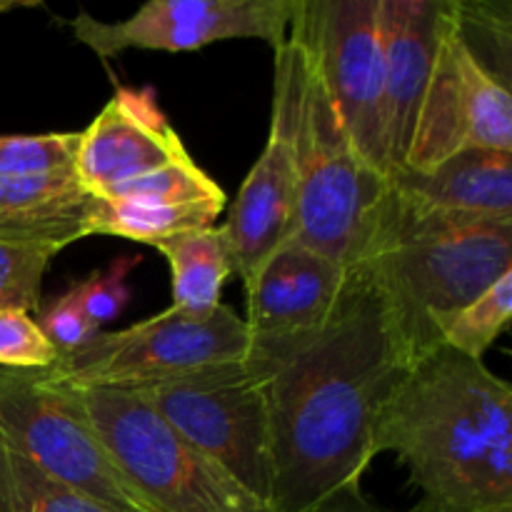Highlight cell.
Returning <instances> with one entry per match:
<instances>
[{
  "instance_id": "cell-12",
  "label": "cell",
  "mask_w": 512,
  "mask_h": 512,
  "mask_svg": "<svg viewBox=\"0 0 512 512\" xmlns=\"http://www.w3.org/2000/svg\"><path fill=\"white\" fill-rule=\"evenodd\" d=\"M298 8L300 0H150L115 23L80 10L70 30L98 58H115L125 50L185 53L238 38L265 40L278 50Z\"/></svg>"
},
{
  "instance_id": "cell-5",
  "label": "cell",
  "mask_w": 512,
  "mask_h": 512,
  "mask_svg": "<svg viewBox=\"0 0 512 512\" xmlns=\"http://www.w3.org/2000/svg\"><path fill=\"white\" fill-rule=\"evenodd\" d=\"M68 390L125 475L160 512H273L128 390Z\"/></svg>"
},
{
  "instance_id": "cell-16",
  "label": "cell",
  "mask_w": 512,
  "mask_h": 512,
  "mask_svg": "<svg viewBox=\"0 0 512 512\" xmlns=\"http://www.w3.org/2000/svg\"><path fill=\"white\" fill-rule=\"evenodd\" d=\"M388 185L425 208L475 220H512V153L470 150L438 168L395 170Z\"/></svg>"
},
{
  "instance_id": "cell-15",
  "label": "cell",
  "mask_w": 512,
  "mask_h": 512,
  "mask_svg": "<svg viewBox=\"0 0 512 512\" xmlns=\"http://www.w3.org/2000/svg\"><path fill=\"white\" fill-rule=\"evenodd\" d=\"M393 173L405 165L438 53L443 0H378ZM390 173V175H393Z\"/></svg>"
},
{
  "instance_id": "cell-28",
  "label": "cell",
  "mask_w": 512,
  "mask_h": 512,
  "mask_svg": "<svg viewBox=\"0 0 512 512\" xmlns=\"http://www.w3.org/2000/svg\"><path fill=\"white\" fill-rule=\"evenodd\" d=\"M35 320H38V328L43 330V335L50 340V345L58 350V358L60 355L78 353L85 345L93 343L95 335L100 333V328H95L88 320V315L83 313V308H80L78 300H75L73 290L60 295V298Z\"/></svg>"
},
{
  "instance_id": "cell-9",
  "label": "cell",
  "mask_w": 512,
  "mask_h": 512,
  "mask_svg": "<svg viewBox=\"0 0 512 512\" xmlns=\"http://www.w3.org/2000/svg\"><path fill=\"white\" fill-rule=\"evenodd\" d=\"M363 163L390 180L378 0H300L293 20Z\"/></svg>"
},
{
  "instance_id": "cell-2",
  "label": "cell",
  "mask_w": 512,
  "mask_h": 512,
  "mask_svg": "<svg viewBox=\"0 0 512 512\" xmlns=\"http://www.w3.org/2000/svg\"><path fill=\"white\" fill-rule=\"evenodd\" d=\"M395 453L420 503L438 512H512V390L450 348L415 360L380 405L373 455Z\"/></svg>"
},
{
  "instance_id": "cell-11",
  "label": "cell",
  "mask_w": 512,
  "mask_h": 512,
  "mask_svg": "<svg viewBox=\"0 0 512 512\" xmlns=\"http://www.w3.org/2000/svg\"><path fill=\"white\" fill-rule=\"evenodd\" d=\"M305 40L295 25L275 50V88L265 148L250 168L228 223L220 225L228 240L233 273L243 285L275 248L293 233L298 198V113L305 78Z\"/></svg>"
},
{
  "instance_id": "cell-23",
  "label": "cell",
  "mask_w": 512,
  "mask_h": 512,
  "mask_svg": "<svg viewBox=\"0 0 512 512\" xmlns=\"http://www.w3.org/2000/svg\"><path fill=\"white\" fill-rule=\"evenodd\" d=\"M60 250L0 240V308L35 315L50 263Z\"/></svg>"
},
{
  "instance_id": "cell-29",
  "label": "cell",
  "mask_w": 512,
  "mask_h": 512,
  "mask_svg": "<svg viewBox=\"0 0 512 512\" xmlns=\"http://www.w3.org/2000/svg\"><path fill=\"white\" fill-rule=\"evenodd\" d=\"M310 512H395L388 508H380L378 503L365 498V493L360 490V485H353V488H345L340 493L330 495L325 503H320L318 508Z\"/></svg>"
},
{
  "instance_id": "cell-18",
  "label": "cell",
  "mask_w": 512,
  "mask_h": 512,
  "mask_svg": "<svg viewBox=\"0 0 512 512\" xmlns=\"http://www.w3.org/2000/svg\"><path fill=\"white\" fill-rule=\"evenodd\" d=\"M220 213H223L220 205H163L90 195L83 210V235L85 238L88 235H113V238L155 245L180 233L210 228Z\"/></svg>"
},
{
  "instance_id": "cell-27",
  "label": "cell",
  "mask_w": 512,
  "mask_h": 512,
  "mask_svg": "<svg viewBox=\"0 0 512 512\" xmlns=\"http://www.w3.org/2000/svg\"><path fill=\"white\" fill-rule=\"evenodd\" d=\"M138 263V255H123V258H115L105 270H95L88 280L70 288L95 328H103L110 320L120 318L130 300V288L125 280Z\"/></svg>"
},
{
  "instance_id": "cell-10",
  "label": "cell",
  "mask_w": 512,
  "mask_h": 512,
  "mask_svg": "<svg viewBox=\"0 0 512 512\" xmlns=\"http://www.w3.org/2000/svg\"><path fill=\"white\" fill-rule=\"evenodd\" d=\"M470 150L512 153V95L465 43L455 0H443L433 73L400 170L425 173Z\"/></svg>"
},
{
  "instance_id": "cell-1",
  "label": "cell",
  "mask_w": 512,
  "mask_h": 512,
  "mask_svg": "<svg viewBox=\"0 0 512 512\" xmlns=\"http://www.w3.org/2000/svg\"><path fill=\"white\" fill-rule=\"evenodd\" d=\"M268 410L270 508L310 512L360 485L373 463L380 405L410 360L390 310L365 268L318 328L250 338L245 353Z\"/></svg>"
},
{
  "instance_id": "cell-8",
  "label": "cell",
  "mask_w": 512,
  "mask_h": 512,
  "mask_svg": "<svg viewBox=\"0 0 512 512\" xmlns=\"http://www.w3.org/2000/svg\"><path fill=\"white\" fill-rule=\"evenodd\" d=\"M128 393L270 505L268 410L263 385L248 360L210 365Z\"/></svg>"
},
{
  "instance_id": "cell-14",
  "label": "cell",
  "mask_w": 512,
  "mask_h": 512,
  "mask_svg": "<svg viewBox=\"0 0 512 512\" xmlns=\"http://www.w3.org/2000/svg\"><path fill=\"white\" fill-rule=\"evenodd\" d=\"M353 275V265H340L305 245L285 240L263 260L245 283L250 338L303 333L325 323Z\"/></svg>"
},
{
  "instance_id": "cell-6",
  "label": "cell",
  "mask_w": 512,
  "mask_h": 512,
  "mask_svg": "<svg viewBox=\"0 0 512 512\" xmlns=\"http://www.w3.org/2000/svg\"><path fill=\"white\" fill-rule=\"evenodd\" d=\"M250 330L243 318L220 303L208 315H185L168 308L125 330H100L90 345L60 355L38 378L60 388L135 390L210 365L245 358Z\"/></svg>"
},
{
  "instance_id": "cell-24",
  "label": "cell",
  "mask_w": 512,
  "mask_h": 512,
  "mask_svg": "<svg viewBox=\"0 0 512 512\" xmlns=\"http://www.w3.org/2000/svg\"><path fill=\"white\" fill-rule=\"evenodd\" d=\"M78 133L0 135V180L73 168Z\"/></svg>"
},
{
  "instance_id": "cell-7",
  "label": "cell",
  "mask_w": 512,
  "mask_h": 512,
  "mask_svg": "<svg viewBox=\"0 0 512 512\" xmlns=\"http://www.w3.org/2000/svg\"><path fill=\"white\" fill-rule=\"evenodd\" d=\"M0 438L108 512H160L135 488L68 388L0 368Z\"/></svg>"
},
{
  "instance_id": "cell-13",
  "label": "cell",
  "mask_w": 512,
  "mask_h": 512,
  "mask_svg": "<svg viewBox=\"0 0 512 512\" xmlns=\"http://www.w3.org/2000/svg\"><path fill=\"white\" fill-rule=\"evenodd\" d=\"M190 155L150 88H118L78 133L73 170L90 195Z\"/></svg>"
},
{
  "instance_id": "cell-25",
  "label": "cell",
  "mask_w": 512,
  "mask_h": 512,
  "mask_svg": "<svg viewBox=\"0 0 512 512\" xmlns=\"http://www.w3.org/2000/svg\"><path fill=\"white\" fill-rule=\"evenodd\" d=\"M58 360L35 315L25 310L0 308V368L20 373H40Z\"/></svg>"
},
{
  "instance_id": "cell-19",
  "label": "cell",
  "mask_w": 512,
  "mask_h": 512,
  "mask_svg": "<svg viewBox=\"0 0 512 512\" xmlns=\"http://www.w3.org/2000/svg\"><path fill=\"white\" fill-rule=\"evenodd\" d=\"M0 512H108L63 483L0 438Z\"/></svg>"
},
{
  "instance_id": "cell-20",
  "label": "cell",
  "mask_w": 512,
  "mask_h": 512,
  "mask_svg": "<svg viewBox=\"0 0 512 512\" xmlns=\"http://www.w3.org/2000/svg\"><path fill=\"white\" fill-rule=\"evenodd\" d=\"M512 315V270L505 273L498 283L480 293L473 303L455 310L453 315L440 323L438 340L443 348L455 350L465 358L483 360V355L493 348L510 325Z\"/></svg>"
},
{
  "instance_id": "cell-21",
  "label": "cell",
  "mask_w": 512,
  "mask_h": 512,
  "mask_svg": "<svg viewBox=\"0 0 512 512\" xmlns=\"http://www.w3.org/2000/svg\"><path fill=\"white\" fill-rule=\"evenodd\" d=\"M95 198L113 200H138V203H163V205H183V203H203L220 205L225 208V193L190 155L163 165V168L145 173L140 178L120 183L115 188L105 190Z\"/></svg>"
},
{
  "instance_id": "cell-4",
  "label": "cell",
  "mask_w": 512,
  "mask_h": 512,
  "mask_svg": "<svg viewBox=\"0 0 512 512\" xmlns=\"http://www.w3.org/2000/svg\"><path fill=\"white\" fill-rule=\"evenodd\" d=\"M305 53L308 63L298 113V198L288 240L340 265H355L388 180L373 173L353 148L308 43Z\"/></svg>"
},
{
  "instance_id": "cell-30",
  "label": "cell",
  "mask_w": 512,
  "mask_h": 512,
  "mask_svg": "<svg viewBox=\"0 0 512 512\" xmlns=\"http://www.w3.org/2000/svg\"><path fill=\"white\" fill-rule=\"evenodd\" d=\"M40 5L38 0H0V15L13 13V10H23V8H35Z\"/></svg>"
},
{
  "instance_id": "cell-17",
  "label": "cell",
  "mask_w": 512,
  "mask_h": 512,
  "mask_svg": "<svg viewBox=\"0 0 512 512\" xmlns=\"http://www.w3.org/2000/svg\"><path fill=\"white\" fill-rule=\"evenodd\" d=\"M173 275V305L185 315H208L220 305L225 280L233 273L223 228H200L155 243Z\"/></svg>"
},
{
  "instance_id": "cell-26",
  "label": "cell",
  "mask_w": 512,
  "mask_h": 512,
  "mask_svg": "<svg viewBox=\"0 0 512 512\" xmlns=\"http://www.w3.org/2000/svg\"><path fill=\"white\" fill-rule=\"evenodd\" d=\"M83 208L65 213H15L0 210V240L25 245H45L63 250L83 240Z\"/></svg>"
},
{
  "instance_id": "cell-22",
  "label": "cell",
  "mask_w": 512,
  "mask_h": 512,
  "mask_svg": "<svg viewBox=\"0 0 512 512\" xmlns=\"http://www.w3.org/2000/svg\"><path fill=\"white\" fill-rule=\"evenodd\" d=\"M90 193L73 168L45 170L0 180V210L15 213H65L83 208Z\"/></svg>"
},
{
  "instance_id": "cell-3",
  "label": "cell",
  "mask_w": 512,
  "mask_h": 512,
  "mask_svg": "<svg viewBox=\"0 0 512 512\" xmlns=\"http://www.w3.org/2000/svg\"><path fill=\"white\" fill-rule=\"evenodd\" d=\"M355 265L383 295L413 365L440 348L438 330L448 315L510 273L512 220L440 213L388 185Z\"/></svg>"
}]
</instances>
